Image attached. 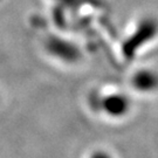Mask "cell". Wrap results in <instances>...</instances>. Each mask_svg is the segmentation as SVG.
<instances>
[{
  "instance_id": "6da1fadb",
  "label": "cell",
  "mask_w": 158,
  "mask_h": 158,
  "mask_svg": "<svg viewBox=\"0 0 158 158\" xmlns=\"http://www.w3.org/2000/svg\"><path fill=\"white\" fill-rule=\"evenodd\" d=\"M97 108L114 118L124 117L130 110V100L121 93H113L102 97H97Z\"/></svg>"
},
{
  "instance_id": "7a4b0ae2",
  "label": "cell",
  "mask_w": 158,
  "mask_h": 158,
  "mask_svg": "<svg viewBox=\"0 0 158 158\" xmlns=\"http://www.w3.org/2000/svg\"><path fill=\"white\" fill-rule=\"evenodd\" d=\"M132 89L141 94H152L158 90V72L151 67L137 68L130 77Z\"/></svg>"
},
{
  "instance_id": "3957f363",
  "label": "cell",
  "mask_w": 158,
  "mask_h": 158,
  "mask_svg": "<svg viewBox=\"0 0 158 158\" xmlns=\"http://www.w3.org/2000/svg\"><path fill=\"white\" fill-rule=\"evenodd\" d=\"M90 158H113L107 151H102V150H98V151H95L90 156Z\"/></svg>"
}]
</instances>
